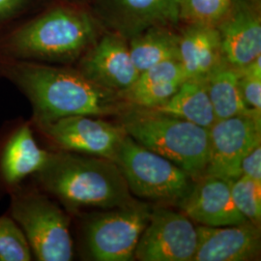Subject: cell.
<instances>
[{
    "label": "cell",
    "mask_w": 261,
    "mask_h": 261,
    "mask_svg": "<svg viewBox=\"0 0 261 261\" xmlns=\"http://www.w3.org/2000/svg\"><path fill=\"white\" fill-rule=\"evenodd\" d=\"M160 112L209 129L216 121L204 79H188L176 93L158 108Z\"/></svg>",
    "instance_id": "ffe728a7"
},
{
    "label": "cell",
    "mask_w": 261,
    "mask_h": 261,
    "mask_svg": "<svg viewBox=\"0 0 261 261\" xmlns=\"http://www.w3.org/2000/svg\"><path fill=\"white\" fill-rule=\"evenodd\" d=\"M77 61L76 69L85 77L120 96L140 75L132 60L128 40L114 31L101 34Z\"/></svg>",
    "instance_id": "8fae6325"
},
{
    "label": "cell",
    "mask_w": 261,
    "mask_h": 261,
    "mask_svg": "<svg viewBox=\"0 0 261 261\" xmlns=\"http://www.w3.org/2000/svg\"><path fill=\"white\" fill-rule=\"evenodd\" d=\"M222 59L217 27L186 24L179 34V61L188 79H204Z\"/></svg>",
    "instance_id": "2e32d148"
},
{
    "label": "cell",
    "mask_w": 261,
    "mask_h": 261,
    "mask_svg": "<svg viewBox=\"0 0 261 261\" xmlns=\"http://www.w3.org/2000/svg\"><path fill=\"white\" fill-rule=\"evenodd\" d=\"M241 175L261 181V143L255 145L241 161Z\"/></svg>",
    "instance_id": "484cf974"
},
{
    "label": "cell",
    "mask_w": 261,
    "mask_h": 261,
    "mask_svg": "<svg viewBox=\"0 0 261 261\" xmlns=\"http://www.w3.org/2000/svg\"><path fill=\"white\" fill-rule=\"evenodd\" d=\"M231 196L247 221L260 226L261 181L241 175L232 181Z\"/></svg>",
    "instance_id": "603a6c76"
},
{
    "label": "cell",
    "mask_w": 261,
    "mask_h": 261,
    "mask_svg": "<svg viewBox=\"0 0 261 261\" xmlns=\"http://www.w3.org/2000/svg\"><path fill=\"white\" fill-rule=\"evenodd\" d=\"M193 261L256 260L260 254V226L251 222L226 226H196Z\"/></svg>",
    "instance_id": "5bb4252c"
},
{
    "label": "cell",
    "mask_w": 261,
    "mask_h": 261,
    "mask_svg": "<svg viewBox=\"0 0 261 261\" xmlns=\"http://www.w3.org/2000/svg\"><path fill=\"white\" fill-rule=\"evenodd\" d=\"M11 217L25 235L37 260L73 259L70 219L47 196L38 192L15 190L11 200Z\"/></svg>",
    "instance_id": "8992f818"
},
{
    "label": "cell",
    "mask_w": 261,
    "mask_h": 261,
    "mask_svg": "<svg viewBox=\"0 0 261 261\" xmlns=\"http://www.w3.org/2000/svg\"><path fill=\"white\" fill-rule=\"evenodd\" d=\"M34 127L59 150L112 161L127 135L119 124L93 115H71Z\"/></svg>",
    "instance_id": "ba28073f"
},
{
    "label": "cell",
    "mask_w": 261,
    "mask_h": 261,
    "mask_svg": "<svg viewBox=\"0 0 261 261\" xmlns=\"http://www.w3.org/2000/svg\"><path fill=\"white\" fill-rule=\"evenodd\" d=\"M232 180L203 175L178 204L187 217L199 225L226 226L248 222L231 196Z\"/></svg>",
    "instance_id": "4fadbf2b"
},
{
    "label": "cell",
    "mask_w": 261,
    "mask_h": 261,
    "mask_svg": "<svg viewBox=\"0 0 261 261\" xmlns=\"http://www.w3.org/2000/svg\"><path fill=\"white\" fill-rule=\"evenodd\" d=\"M152 208L134 199L129 203L84 217L83 241L86 255L96 261H130L148 224Z\"/></svg>",
    "instance_id": "52a82bcc"
},
{
    "label": "cell",
    "mask_w": 261,
    "mask_h": 261,
    "mask_svg": "<svg viewBox=\"0 0 261 261\" xmlns=\"http://www.w3.org/2000/svg\"><path fill=\"white\" fill-rule=\"evenodd\" d=\"M261 113L250 112L216 120L209 130V160L204 175L234 181L241 176L240 164L261 143Z\"/></svg>",
    "instance_id": "30bf717a"
},
{
    "label": "cell",
    "mask_w": 261,
    "mask_h": 261,
    "mask_svg": "<svg viewBox=\"0 0 261 261\" xmlns=\"http://www.w3.org/2000/svg\"><path fill=\"white\" fill-rule=\"evenodd\" d=\"M197 230L183 212L167 207L152 209L135 251L140 261H193Z\"/></svg>",
    "instance_id": "9c48e42d"
},
{
    "label": "cell",
    "mask_w": 261,
    "mask_h": 261,
    "mask_svg": "<svg viewBox=\"0 0 261 261\" xmlns=\"http://www.w3.org/2000/svg\"><path fill=\"white\" fill-rule=\"evenodd\" d=\"M234 0H180L179 19L186 24L215 25L224 19Z\"/></svg>",
    "instance_id": "7402d4cb"
},
{
    "label": "cell",
    "mask_w": 261,
    "mask_h": 261,
    "mask_svg": "<svg viewBox=\"0 0 261 261\" xmlns=\"http://www.w3.org/2000/svg\"><path fill=\"white\" fill-rule=\"evenodd\" d=\"M204 80L216 120L255 112L249 111L243 102L238 69L226 63L224 58Z\"/></svg>",
    "instance_id": "44dd1931"
},
{
    "label": "cell",
    "mask_w": 261,
    "mask_h": 261,
    "mask_svg": "<svg viewBox=\"0 0 261 261\" xmlns=\"http://www.w3.org/2000/svg\"><path fill=\"white\" fill-rule=\"evenodd\" d=\"M217 28L223 58L236 69L261 56L260 6L249 0H234Z\"/></svg>",
    "instance_id": "7c38bea8"
},
{
    "label": "cell",
    "mask_w": 261,
    "mask_h": 261,
    "mask_svg": "<svg viewBox=\"0 0 261 261\" xmlns=\"http://www.w3.org/2000/svg\"><path fill=\"white\" fill-rule=\"evenodd\" d=\"M27 0H0V18L19 9Z\"/></svg>",
    "instance_id": "4316f807"
},
{
    "label": "cell",
    "mask_w": 261,
    "mask_h": 261,
    "mask_svg": "<svg viewBox=\"0 0 261 261\" xmlns=\"http://www.w3.org/2000/svg\"><path fill=\"white\" fill-rule=\"evenodd\" d=\"M49 152L38 145L29 124L19 127L4 146L0 160V173L4 182L16 186L24 178L44 167Z\"/></svg>",
    "instance_id": "ac0fdd59"
},
{
    "label": "cell",
    "mask_w": 261,
    "mask_h": 261,
    "mask_svg": "<svg viewBox=\"0 0 261 261\" xmlns=\"http://www.w3.org/2000/svg\"><path fill=\"white\" fill-rule=\"evenodd\" d=\"M32 252L28 239L12 217H0V260L29 261Z\"/></svg>",
    "instance_id": "cb8c5ba5"
},
{
    "label": "cell",
    "mask_w": 261,
    "mask_h": 261,
    "mask_svg": "<svg viewBox=\"0 0 261 261\" xmlns=\"http://www.w3.org/2000/svg\"><path fill=\"white\" fill-rule=\"evenodd\" d=\"M35 179L71 210L109 209L134 200L117 164L110 159L59 150L49 152Z\"/></svg>",
    "instance_id": "7a4b0ae2"
},
{
    "label": "cell",
    "mask_w": 261,
    "mask_h": 261,
    "mask_svg": "<svg viewBox=\"0 0 261 261\" xmlns=\"http://www.w3.org/2000/svg\"><path fill=\"white\" fill-rule=\"evenodd\" d=\"M186 80L188 76L180 61L169 60L140 73L135 84L121 97L129 105L155 109L176 93Z\"/></svg>",
    "instance_id": "e0dca14e"
},
{
    "label": "cell",
    "mask_w": 261,
    "mask_h": 261,
    "mask_svg": "<svg viewBox=\"0 0 261 261\" xmlns=\"http://www.w3.org/2000/svg\"><path fill=\"white\" fill-rule=\"evenodd\" d=\"M130 57L139 73L160 63L179 61V34L172 27L146 28L128 40Z\"/></svg>",
    "instance_id": "d6986e66"
},
{
    "label": "cell",
    "mask_w": 261,
    "mask_h": 261,
    "mask_svg": "<svg viewBox=\"0 0 261 261\" xmlns=\"http://www.w3.org/2000/svg\"><path fill=\"white\" fill-rule=\"evenodd\" d=\"M100 35L101 27L90 13L59 5L0 38V56L43 63L74 62Z\"/></svg>",
    "instance_id": "3957f363"
},
{
    "label": "cell",
    "mask_w": 261,
    "mask_h": 261,
    "mask_svg": "<svg viewBox=\"0 0 261 261\" xmlns=\"http://www.w3.org/2000/svg\"><path fill=\"white\" fill-rule=\"evenodd\" d=\"M249 1H251L252 3H254V4L258 5V6H260L261 5V0H249Z\"/></svg>",
    "instance_id": "83f0119b"
},
{
    "label": "cell",
    "mask_w": 261,
    "mask_h": 261,
    "mask_svg": "<svg viewBox=\"0 0 261 261\" xmlns=\"http://www.w3.org/2000/svg\"><path fill=\"white\" fill-rule=\"evenodd\" d=\"M114 162L130 194L143 200L178 205L196 180L175 164L125 136Z\"/></svg>",
    "instance_id": "5b68a950"
},
{
    "label": "cell",
    "mask_w": 261,
    "mask_h": 261,
    "mask_svg": "<svg viewBox=\"0 0 261 261\" xmlns=\"http://www.w3.org/2000/svg\"><path fill=\"white\" fill-rule=\"evenodd\" d=\"M0 77L28 98L32 126L71 115H112L128 105L119 94L94 84L76 68L0 56Z\"/></svg>",
    "instance_id": "6da1fadb"
},
{
    "label": "cell",
    "mask_w": 261,
    "mask_h": 261,
    "mask_svg": "<svg viewBox=\"0 0 261 261\" xmlns=\"http://www.w3.org/2000/svg\"><path fill=\"white\" fill-rule=\"evenodd\" d=\"M119 125L138 143L171 161L195 180L205 173L209 130L155 109L127 105Z\"/></svg>",
    "instance_id": "277c9868"
},
{
    "label": "cell",
    "mask_w": 261,
    "mask_h": 261,
    "mask_svg": "<svg viewBox=\"0 0 261 261\" xmlns=\"http://www.w3.org/2000/svg\"><path fill=\"white\" fill-rule=\"evenodd\" d=\"M180 0H109L107 19L126 40L155 25L173 27L180 22Z\"/></svg>",
    "instance_id": "9a60e30c"
},
{
    "label": "cell",
    "mask_w": 261,
    "mask_h": 261,
    "mask_svg": "<svg viewBox=\"0 0 261 261\" xmlns=\"http://www.w3.org/2000/svg\"><path fill=\"white\" fill-rule=\"evenodd\" d=\"M238 71L243 102L249 111L261 113V56Z\"/></svg>",
    "instance_id": "d4e9b609"
}]
</instances>
